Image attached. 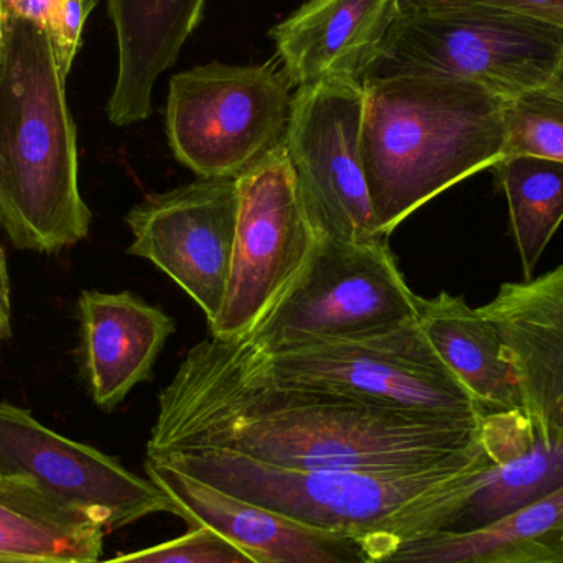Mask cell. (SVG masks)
<instances>
[{
  "mask_svg": "<svg viewBox=\"0 0 563 563\" xmlns=\"http://www.w3.org/2000/svg\"><path fill=\"white\" fill-rule=\"evenodd\" d=\"M562 63L563 29L544 20L489 7L402 3L386 52L366 78L450 76L478 82L511 102L552 85Z\"/></svg>",
  "mask_w": 563,
  "mask_h": 563,
  "instance_id": "obj_5",
  "label": "cell"
},
{
  "mask_svg": "<svg viewBox=\"0 0 563 563\" xmlns=\"http://www.w3.org/2000/svg\"><path fill=\"white\" fill-rule=\"evenodd\" d=\"M295 86L274 63H210L170 79L167 137L198 178H238L279 147Z\"/></svg>",
  "mask_w": 563,
  "mask_h": 563,
  "instance_id": "obj_7",
  "label": "cell"
},
{
  "mask_svg": "<svg viewBox=\"0 0 563 563\" xmlns=\"http://www.w3.org/2000/svg\"><path fill=\"white\" fill-rule=\"evenodd\" d=\"M512 364L522 409L541 439H563V264L499 287L478 307Z\"/></svg>",
  "mask_w": 563,
  "mask_h": 563,
  "instance_id": "obj_13",
  "label": "cell"
},
{
  "mask_svg": "<svg viewBox=\"0 0 563 563\" xmlns=\"http://www.w3.org/2000/svg\"><path fill=\"white\" fill-rule=\"evenodd\" d=\"M23 478L106 531L170 512L164 493L118 459L66 439L29 410L0 402V478Z\"/></svg>",
  "mask_w": 563,
  "mask_h": 563,
  "instance_id": "obj_11",
  "label": "cell"
},
{
  "mask_svg": "<svg viewBox=\"0 0 563 563\" xmlns=\"http://www.w3.org/2000/svg\"><path fill=\"white\" fill-rule=\"evenodd\" d=\"M417 320V295L386 240L318 238L305 269L244 338L261 353L354 340Z\"/></svg>",
  "mask_w": 563,
  "mask_h": 563,
  "instance_id": "obj_6",
  "label": "cell"
},
{
  "mask_svg": "<svg viewBox=\"0 0 563 563\" xmlns=\"http://www.w3.org/2000/svg\"><path fill=\"white\" fill-rule=\"evenodd\" d=\"M257 354L282 379L340 390L406 412L482 417L417 320L354 340L321 341Z\"/></svg>",
  "mask_w": 563,
  "mask_h": 563,
  "instance_id": "obj_9",
  "label": "cell"
},
{
  "mask_svg": "<svg viewBox=\"0 0 563 563\" xmlns=\"http://www.w3.org/2000/svg\"><path fill=\"white\" fill-rule=\"evenodd\" d=\"M505 157H536L563 164V95L536 89L509 102Z\"/></svg>",
  "mask_w": 563,
  "mask_h": 563,
  "instance_id": "obj_23",
  "label": "cell"
},
{
  "mask_svg": "<svg viewBox=\"0 0 563 563\" xmlns=\"http://www.w3.org/2000/svg\"><path fill=\"white\" fill-rule=\"evenodd\" d=\"M5 22L2 12H0V71H2L3 65V49H5Z\"/></svg>",
  "mask_w": 563,
  "mask_h": 563,
  "instance_id": "obj_28",
  "label": "cell"
},
{
  "mask_svg": "<svg viewBox=\"0 0 563 563\" xmlns=\"http://www.w3.org/2000/svg\"><path fill=\"white\" fill-rule=\"evenodd\" d=\"M479 419L406 412L282 379L244 338H210L158 394L147 455L218 450L297 472H427L482 456Z\"/></svg>",
  "mask_w": 563,
  "mask_h": 563,
  "instance_id": "obj_1",
  "label": "cell"
},
{
  "mask_svg": "<svg viewBox=\"0 0 563 563\" xmlns=\"http://www.w3.org/2000/svg\"><path fill=\"white\" fill-rule=\"evenodd\" d=\"M361 157L377 236L505 158L509 101L440 75L364 79Z\"/></svg>",
  "mask_w": 563,
  "mask_h": 563,
  "instance_id": "obj_2",
  "label": "cell"
},
{
  "mask_svg": "<svg viewBox=\"0 0 563 563\" xmlns=\"http://www.w3.org/2000/svg\"><path fill=\"white\" fill-rule=\"evenodd\" d=\"M79 369L92 402L112 412L152 369L177 323L132 291L82 290L78 298Z\"/></svg>",
  "mask_w": 563,
  "mask_h": 563,
  "instance_id": "obj_16",
  "label": "cell"
},
{
  "mask_svg": "<svg viewBox=\"0 0 563 563\" xmlns=\"http://www.w3.org/2000/svg\"><path fill=\"white\" fill-rule=\"evenodd\" d=\"M207 0H108L118 35V79L108 118L118 128L147 121L162 73L177 63L205 16Z\"/></svg>",
  "mask_w": 563,
  "mask_h": 563,
  "instance_id": "obj_17",
  "label": "cell"
},
{
  "mask_svg": "<svg viewBox=\"0 0 563 563\" xmlns=\"http://www.w3.org/2000/svg\"><path fill=\"white\" fill-rule=\"evenodd\" d=\"M402 0H308L271 30L295 88L328 79L364 81L380 62Z\"/></svg>",
  "mask_w": 563,
  "mask_h": 563,
  "instance_id": "obj_15",
  "label": "cell"
},
{
  "mask_svg": "<svg viewBox=\"0 0 563 563\" xmlns=\"http://www.w3.org/2000/svg\"><path fill=\"white\" fill-rule=\"evenodd\" d=\"M563 485V439L544 440L508 462L495 463L476 478L455 521L446 529L465 531L505 518Z\"/></svg>",
  "mask_w": 563,
  "mask_h": 563,
  "instance_id": "obj_22",
  "label": "cell"
},
{
  "mask_svg": "<svg viewBox=\"0 0 563 563\" xmlns=\"http://www.w3.org/2000/svg\"><path fill=\"white\" fill-rule=\"evenodd\" d=\"M549 86H552V88L558 89V91H561L563 95V63L561 66V71H559L558 78H555L554 81H552V85Z\"/></svg>",
  "mask_w": 563,
  "mask_h": 563,
  "instance_id": "obj_29",
  "label": "cell"
},
{
  "mask_svg": "<svg viewBox=\"0 0 563 563\" xmlns=\"http://www.w3.org/2000/svg\"><path fill=\"white\" fill-rule=\"evenodd\" d=\"M145 473L170 503L172 515L190 528L220 532L260 563H367L363 544L351 536L282 518L154 460L145 459Z\"/></svg>",
  "mask_w": 563,
  "mask_h": 563,
  "instance_id": "obj_14",
  "label": "cell"
},
{
  "mask_svg": "<svg viewBox=\"0 0 563 563\" xmlns=\"http://www.w3.org/2000/svg\"><path fill=\"white\" fill-rule=\"evenodd\" d=\"M128 253L151 261L203 310L208 324L223 307L238 224L236 178H198L151 194L131 208Z\"/></svg>",
  "mask_w": 563,
  "mask_h": 563,
  "instance_id": "obj_12",
  "label": "cell"
},
{
  "mask_svg": "<svg viewBox=\"0 0 563 563\" xmlns=\"http://www.w3.org/2000/svg\"><path fill=\"white\" fill-rule=\"evenodd\" d=\"M367 563H563V485L488 525L429 532Z\"/></svg>",
  "mask_w": 563,
  "mask_h": 563,
  "instance_id": "obj_18",
  "label": "cell"
},
{
  "mask_svg": "<svg viewBox=\"0 0 563 563\" xmlns=\"http://www.w3.org/2000/svg\"><path fill=\"white\" fill-rule=\"evenodd\" d=\"M238 224L227 297L211 338H247L300 276L318 233L284 142L236 178Z\"/></svg>",
  "mask_w": 563,
  "mask_h": 563,
  "instance_id": "obj_8",
  "label": "cell"
},
{
  "mask_svg": "<svg viewBox=\"0 0 563 563\" xmlns=\"http://www.w3.org/2000/svg\"><path fill=\"white\" fill-rule=\"evenodd\" d=\"M402 3L419 9H442V7H489L509 10L544 20L563 29V0H402Z\"/></svg>",
  "mask_w": 563,
  "mask_h": 563,
  "instance_id": "obj_26",
  "label": "cell"
},
{
  "mask_svg": "<svg viewBox=\"0 0 563 563\" xmlns=\"http://www.w3.org/2000/svg\"><path fill=\"white\" fill-rule=\"evenodd\" d=\"M12 336V301L5 251L0 244V344Z\"/></svg>",
  "mask_w": 563,
  "mask_h": 563,
  "instance_id": "obj_27",
  "label": "cell"
},
{
  "mask_svg": "<svg viewBox=\"0 0 563 563\" xmlns=\"http://www.w3.org/2000/svg\"><path fill=\"white\" fill-rule=\"evenodd\" d=\"M363 118V81L295 89L284 145L318 238L379 240L361 157Z\"/></svg>",
  "mask_w": 563,
  "mask_h": 563,
  "instance_id": "obj_10",
  "label": "cell"
},
{
  "mask_svg": "<svg viewBox=\"0 0 563 563\" xmlns=\"http://www.w3.org/2000/svg\"><path fill=\"white\" fill-rule=\"evenodd\" d=\"M106 529L23 478H0V563H96Z\"/></svg>",
  "mask_w": 563,
  "mask_h": 563,
  "instance_id": "obj_20",
  "label": "cell"
},
{
  "mask_svg": "<svg viewBox=\"0 0 563 563\" xmlns=\"http://www.w3.org/2000/svg\"><path fill=\"white\" fill-rule=\"evenodd\" d=\"M96 563H260L230 539L210 528L188 529L187 534L155 548Z\"/></svg>",
  "mask_w": 563,
  "mask_h": 563,
  "instance_id": "obj_25",
  "label": "cell"
},
{
  "mask_svg": "<svg viewBox=\"0 0 563 563\" xmlns=\"http://www.w3.org/2000/svg\"><path fill=\"white\" fill-rule=\"evenodd\" d=\"M417 321L433 351L465 387L479 416L522 409L512 364L492 321L465 298L417 295Z\"/></svg>",
  "mask_w": 563,
  "mask_h": 563,
  "instance_id": "obj_19",
  "label": "cell"
},
{
  "mask_svg": "<svg viewBox=\"0 0 563 563\" xmlns=\"http://www.w3.org/2000/svg\"><path fill=\"white\" fill-rule=\"evenodd\" d=\"M68 73L45 30L7 19L0 71V227L13 246L58 254L86 240Z\"/></svg>",
  "mask_w": 563,
  "mask_h": 563,
  "instance_id": "obj_4",
  "label": "cell"
},
{
  "mask_svg": "<svg viewBox=\"0 0 563 563\" xmlns=\"http://www.w3.org/2000/svg\"><path fill=\"white\" fill-rule=\"evenodd\" d=\"M99 0H0L3 19H23L45 30L66 73L81 48L82 30Z\"/></svg>",
  "mask_w": 563,
  "mask_h": 563,
  "instance_id": "obj_24",
  "label": "cell"
},
{
  "mask_svg": "<svg viewBox=\"0 0 563 563\" xmlns=\"http://www.w3.org/2000/svg\"><path fill=\"white\" fill-rule=\"evenodd\" d=\"M508 201L512 236L526 280L563 223V164L505 157L492 168Z\"/></svg>",
  "mask_w": 563,
  "mask_h": 563,
  "instance_id": "obj_21",
  "label": "cell"
},
{
  "mask_svg": "<svg viewBox=\"0 0 563 563\" xmlns=\"http://www.w3.org/2000/svg\"><path fill=\"white\" fill-rule=\"evenodd\" d=\"M147 459L282 518L351 536L363 544L367 561L450 528L475 479L496 463L486 450L466 465L427 472H297L218 450Z\"/></svg>",
  "mask_w": 563,
  "mask_h": 563,
  "instance_id": "obj_3",
  "label": "cell"
}]
</instances>
